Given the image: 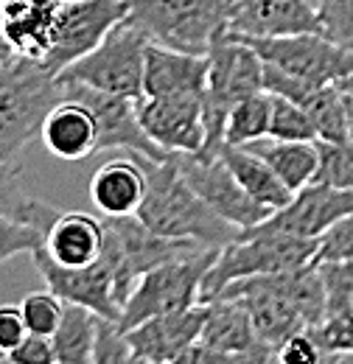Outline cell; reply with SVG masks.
Masks as SVG:
<instances>
[{"label":"cell","instance_id":"obj_1","mask_svg":"<svg viewBox=\"0 0 353 364\" xmlns=\"http://www.w3.org/2000/svg\"><path fill=\"white\" fill-rule=\"evenodd\" d=\"M214 300H236L247 309L261 342L280 348L300 331L317 328L325 319V286L320 269L309 264L295 272L255 274L233 280Z\"/></svg>","mask_w":353,"mask_h":364},{"label":"cell","instance_id":"obj_2","mask_svg":"<svg viewBox=\"0 0 353 364\" xmlns=\"http://www.w3.org/2000/svg\"><path fill=\"white\" fill-rule=\"evenodd\" d=\"M140 163L146 168V196L135 216L152 232L163 238L199 241L205 247H219V250L241 235V228L214 213L199 199V193L182 180L174 154L163 163H149V160Z\"/></svg>","mask_w":353,"mask_h":364},{"label":"cell","instance_id":"obj_3","mask_svg":"<svg viewBox=\"0 0 353 364\" xmlns=\"http://www.w3.org/2000/svg\"><path fill=\"white\" fill-rule=\"evenodd\" d=\"M62 98V85L40 62L20 56L0 62V163H17Z\"/></svg>","mask_w":353,"mask_h":364},{"label":"cell","instance_id":"obj_4","mask_svg":"<svg viewBox=\"0 0 353 364\" xmlns=\"http://www.w3.org/2000/svg\"><path fill=\"white\" fill-rule=\"evenodd\" d=\"M317 247H320V238H297V235H283V232L258 228L241 230V235L233 244L219 250L214 267L202 280L199 303H211L227 283L241 277L303 269L314 264Z\"/></svg>","mask_w":353,"mask_h":364},{"label":"cell","instance_id":"obj_5","mask_svg":"<svg viewBox=\"0 0 353 364\" xmlns=\"http://www.w3.org/2000/svg\"><path fill=\"white\" fill-rule=\"evenodd\" d=\"M230 6L233 0H132L127 20L154 46L208 56L227 31Z\"/></svg>","mask_w":353,"mask_h":364},{"label":"cell","instance_id":"obj_6","mask_svg":"<svg viewBox=\"0 0 353 364\" xmlns=\"http://www.w3.org/2000/svg\"><path fill=\"white\" fill-rule=\"evenodd\" d=\"M264 90V62L261 56L241 43L233 31H224L214 48L208 50V140L199 157H214L219 143L224 140V118L227 112Z\"/></svg>","mask_w":353,"mask_h":364},{"label":"cell","instance_id":"obj_7","mask_svg":"<svg viewBox=\"0 0 353 364\" xmlns=\"http://www.w3.org/2000/svg\"><path fill=\"white\" fill-rule=\"evenodd\" d=\"M146 48L149 37L130 20L118 23L101 46L93 48L88 56L65 68L56 82L59 85H85L93 90L143 98V70H146Z\"/></svg>","mask_w":353,"mask_h":364},{"label":"cell","instance_id":"obj_8","mask_svg":"<svg viewBox=\"0 0 353 364\" xmlns=\"http://www.w3.org/2000/svg\"><path fill=\"white\" fill-rule=\"evenodd\" d=\"M216 255H219V247H208L196 255L176 258L149 269L135 283L132 294L121 311V319H118L121 331H132L135 325L146 319L196 306L202 294V280L214 267Z\"/></svg>","mask_w":353,"mask_h":364},{"label":"cell","instance_id":"obj_9","mask_svg":"<svg viewBox=\"0 0 353 364\" xmlns=\"http://www.w3.org/2000/svg\"><path fill=\"white\" fill-rule=\"evenodd\" d=\"M236 37L253 48L264 65H272L295 79H303L314 87L337 85L353 70V48L337 46L322 34H292V37L236 34Z\"/></svg>","mask_w":353,"mask_h":364},{"label":"cell","instance_id":"obj_10","mask_svg":"<svg viewBox=\"0 0 353 364\" xmlns=\"http://www.w3.org/2000/svg\"><path fill=\"white\" fill-rule=\"evenodd\" d=\"M132 0H76L62 3L56 14L53 46L48 50L45 62H40L48 73L59 76L65 68L88 56L93 48L130 17Z\"/></svg>","mask_w":353,"mask_h":364},{"label":"cell","instance_id":"obj_11","mask_svg":"<svg viewBox=\"0 0 353 364\" xmlns=\"http://www.w3.org/2000/svg\"><path fill=\"white\" fill-rule=\"evenodd\" d=\"M34 267L43 274L48 289L62 297L65 303H76L85 306L90 311H95L101 319H121V300H118V286H115V252L110 247V241H104V252L98 261H93L90 267H62L56 264L45 247L40 244L34 252Z\"/></svg>","mask_w":353,"mask_h":364},{"label":"cell","instance_id":"obj_12","mask_svg":"<svg viewBox=\"0 0 353 364\" xmlns=\"http://www.w3.org/2000/svg\"><path fill=\"white\" fill-rule=\"evenodd\" d=\"M62 90H65V98L85 104L93 112L95 127H98V151L121 149V151H132L137 160H149V163H163L172 157L140 127L132 98L93 90L85 85H62Z\"/></svg>","mask_w":353,"mask_h":364},{"label":"cell","instance_id":"obj_13","mask_svg":"<svg viewBox=\"0 0 353 364\" xmlns=\"http://www.w3.org/2000/svg\"><path fill=\"white\" fill-rule=\"evenodd\" d=\"M174 163L176 168H179V174H182V180L199 193V199L214 213H219L221 219H227L230 225L250 230L272 216V210H266L264 205H258L238 185V180L233 177V171L221 163L219 154H214V157L174 154Z\"/></svg>","mask_w":353,"mask_h":364},{"label":"cell","instance_id":"obj_14","mask_svg":"<svg viewBox=\"0 0 353 364\" xmlns=\"http://www.w3.org/2000/svg\"><path fill=\"white\" fill-rule=\"evenodd\" d=\"M137 118L146 135L166 154H199L208 140V104L205 95H169L137 98Z\"/></svg>","mask_w":353,"mask_h":364},{"label":"cell","instance_id":"obj_15","mask_svg":"<svg viewBox=\"0 0 353 364\" xmlns=\"http://www.w3.org/2000/svg\"><path fill=\"white\" fill-rule=\"evenodd\" d=\"M351 213L353 191H339V188L311 182L292 196L286 208L275 210L266 222L255 228L283 232V235H297V238H322L337 222H342Z\"/></svg>","mask_w":353,"mask_h":364},{"label":"cell","instance_id":"obj_16","mask_svg":"<svg viewBox=\"0 0 353 364\" xmlns=\"http://www.w3.org/2000/svg\"><path fill=\"white\" fill-rule=\"evenodd\" d=\"M227 28L244 37L322 34L311 0H233Z\"/></svg>","mask_w":353,"mask_h":364},{"label":"cell","instance_id":"obj_17","mask_svg":"<svg viewBox=\"0 0 353 364\" xmlns=\"http://www.w3.org/2000/svg\"><path fill=\"white\" fill-rule=\"evenodd\" d=\"M205 325V303H196L191 309L172 311L163 317H152L132 331H124L132 350L146 364H169L174 362L182 350L199 342Z\"/></svg>","mask_w":353,"mask_h":364},{"label":"cell","instance_id":"obj_18","mask_svg":"<svg viewBox=\"0 0 353 364\" xmlns=\"http://www.w3.org/2000/svg\"><path fill=\"white\" fill-rule=\"evenodd\" d=\"M59 0H3L0 23L14 56L45 62L53 46Z\"/></svg>","mask_w":353,"mask_h":364},{"label":"cell","instance_id":"obj_19","mask_svg":"<svg viewBox=\"0 0 353 364\" xmlns=\"http://www.w3.org/2000/svg\"><path fill=\"white\" fill-rule=\"evenodd\" d=\"M208 90V56L179 53L172 48L149 43L143 95L169 98V95H205Z\"/></svg>","mask_w":353,"mask_h":364},{"label":"cell","instance_id":"obj_20","mask_svg":"<svg viewBox=\"0 0 353 364\" xmlns=\"http://www.w3.org/2000/svg\"><path fill=\"white\" fill-rule=\"evenodd\" d=\"M202 345L221 350V353H236L247 356L250 364L261 359L266 350H275L261 342L247 309L236 300H211L205 303V325H202Z\"/></svg>","mask_w":353,"mask_h":364},{"label":"cell","instance_id":"obj_21","mask_svg":"<svg viewBox=\"0 0 353 364\" xmlns=\"http://www.w3.org/2000/svg\"><path fill=\"white\" fill-rule=\"evenodd\" d=\"M146 196V168L127 157L104 163L90 180V202L104 219L135 216Z\"/></svg>","mask_w":353,"mask_h":364},{"label":"cell","instance_id":"obj_22","mask_svg":"<svg viewBox=\"0 0 353 364\" xmlns=\"http://www.w3.org/2000/svg\"><path fill=\"white\" fill-rule=\"evenodd\" d=\"M107 241L104 219H95L82 210L59 213V219L45 232V252L62 267H90L101 258Z\"/></svg>","mask_w":353,"mask_h":364},{"label":"cell","instance_id":"obj_23","mask_svg":"<svg viewBox=\"0 0 353 364\" xmlns=\"http://www.w3.org/2000/svg\"><path fill=\"white\" fill-rule=\"evenodd\" d=\"M45 149L59 160H85L98 151V127L85 104L73 98H62L43 124Z\"/></svg>","mask_w":353,"mask_h":364},{"label":"cell","instance_id":"obj_24","mask_svg":"<svg viewBox=\"0 0 353 364\" xmlns=\"http://www.w3.org/2000/svg\"><path fill=\"white\" fill-rule=\"evenodd\" d=\"M216 154L221 157V163L233 171V177L238 180V185H241L258 205H264L266 210L275 213V210H280V208H286V205L292 202L295 193L278 180V174L266 166V160H261L253 149H247V146H233V143L221 140Z\"/></svg>","mask_w":353,"mask_h":364},{"label":"cell","instance_id":"obj_25","mask_svg":"<svg viewBox=\"0 0 353 364\" xmlns=\"http://www.w3.org/2000/svg\"><path fill=\"white\" fill-rule=\"evenodd\" d=\"M247 149H253L266 166L278 174V180L283 182L292 193L303 191L306 185L314 182L317 174V143H297V140H255Z\"/></svg>","mask_w":353,"mask_h":364},{"label":"cell","instance_id":"obj_26","mask_svg":"<svg viewBox=\"0 0 353 364\" xmlns=\"http://www.w3.org/2000/svg\"><path fill=\"white\" fill-rule=\"evenodd\" d=\"M101 317L85 306L65 303L62 319L51 336L53 353L59 364H93V350H95V336H98Z\"/></svg>","mask_w":353,"mask_h":364},{"label":"cell","instance_id":"obj_27","mask_svg":"<svg viewBox=\"0 0 353 364\" xmlns=\"http://www.w3.org/2000/svg\"><path fill=\"white\" fill-rule=\"evenodd\" d=\"M0 213L48 232L62 210H56L53 205H48L37 196H28L23 191L17 163H0Z\"/></svg>","mask_w":353,"mask_h":364},{"label":"cell","instance_id":"obj_28","mask_svg":"<svg viewBox=\"0 0 353 364\" xmlns=\"http://www.w3.org/2000/svg\"><path fill=\"white\" fill-rule=\"evenodd\" d=\"M272 121V92H255L238 101L224 118V140L233 146H250L255 140L269 137Z\"/></svg>","mask_w":353,"mask_h":364},{"label":"cell","instance_id":"obj_29","mask_svg":"<svg viewBox=\"0 0 353 364\" xmlns=\"http://www.w3.org/2000/svg\"><path fill=\"white\" fill-rule=\"evenodd\" d=\"M309 112L311 124L317 129V140L342 143L348 140V118H345V92L337 85H325L311 92V98L303 104Z\"/></svg>","mask_w":353,"mask_h":364},{"label":"cell","instance_id":"obj_30","mask_svg":"<svg viewBox=\"0 0 353 364\" xmlns=\"http://www.w3.org/2000/svg\"><path fill=\"white\" fill-rule=\"evenodd\" d=\"M314 182L339 188V191H353V143H328L317 140V174Z\"/></svg>","mask_w":353,"mask_h":364},{"label":"cell","instance_id":"obj_31","mask_svg":"<svg viewBox=\"0 0 353 364\" xmlns=\"http://www.w3.org/2000/svg\"><path fill=\"white\" fill-rule=\"evenodd\" d=\"M272 140H297V143H317V129L309 112L280 95H272V121H269Z\"/></svg>","mask_w":353,"mask_h":364},{"label":"cell","instance_id":"obj_32","mask_svg":"<svg viewBox=\"0 0 353 364\" xmlns=\"http://www.w3.org/2000/svg\"><path fill=\"white\" fill-rule=\"evenodd\" d=\"M20 311H23L28 333L53 336V331H56V325L62 319V311H65V300L56 297L51 289L48 291H31L20 303Z\"/></svg>","mask_w":353,"mask_h":364},{"label":"cell","instance_id":"obj_33","mask_svg":"<svg viewBox=\"0 0 353 364\" xmlns=\"http://www.w3.org/2000/svg\"><path fill=\"white\" fill-rule=\"evenodd\" d=\"M320 31L337 46L353 48V0H311Z\"/></svg>","mask_w":353,"mask_h":364},{"label":"cell","instance_id":"obj_34","mask_svg":"<svg viewBox=\"0 0 353 364\" xmlns=\"http://www.w3.org/2000/svg\"><path fill=\"white\" fill-rule=\"evenodd\" d=\"M325 286V314L353 309V261H331L314 264Z\"/></svg>","mask_w":353,"mask_h":364},{"label":"cell","instance_id":"obj_35","mask_svg":"<svg viewBox=\"0 0 353 364\" xmlns=\"http://www.w3.org/2000/svg\"><path fill=\"white\" fill-rule=\"evenodd\" d=\"M93 364H146L132 350L127 333L121 331L118 322L101 319L98 336H95V350H93Z\"/></svg>","mask_w":353,"mask_h":364},{"label":"cell","instance_id":"obj_36","mask_svg":"<svg viewBox=\"0 0 353 364\" xmlns=\"http://www.w3.org/2000/svg\"><path fill=\"white\" fill-rule=\"evenodd\" d=\"M43 241L45 232L40 228L0 213V264H6L14 255H31Z\"/></svg>","mask_w":353,"mask_h":364},{"label":"cell","instance_id":"obj_37","mask_svg":"<svg viewBox=\"0 0 353 364\" xmlns=\"http://www.w3.org/2000/svg\"><path fill=\"white\" fill-rule=\"evenodd\" d=\"M309 331L317 339V345L325 350V356L328 353H353V309L325 314V319Z\"/></svg>","mask_w":353,"mask_h":364},{"label":"cell","instance_id":"obj_38","mask_svg":"<svg viewBox=\"0 0 353 364\" xmlns=\"http://www.w3.org/2000/svg\"><path fill=\"white\" fill-rule=\"evenodd\" d=\"M331 261H353V213L337 222L320 238L314 264H331Z\"/></svg>","mask_w":353,"mask_h":364},{"label":"cell","instance_id":"obj_39","mask_svg":"<svg viewBox=\"0 0 353 364\" xmlns=\"http://www.w3.org/2000/svg\"><path fill=\"white\" fill-rule=\"evenodd\" d=\"M264 90L272 92V95H280V98H289V101L303 107L317 87L309 85V82H303V79H295V76L272 68V65H264Z\"/></svg>","mask_w":353,"mask_h":364},{"label":"cell","instance_id":"obj_40","mask_svg":"<svg viewBox=\"0 0 353 364\" xmlns=\"http://www.w3.org/2000/svg\"><path fill=\"white\" fill-rule=\"evenodd\" d=\"M278 359L283 364H325V350L317 345L311 331H300L278 348Z\"/></svg>","mask_w":353,"mask_h":364},{"label":"cell","instance_id":"obj_41","mask_svg":"<svg viewBox=\"0 0 353 364\" xmlns=\"http://www.w3.org/2000/svg\"><path fill=\"white\" fill-rule=\"evenodd\" d=\"M9 364H59L56 353H53V342L51 336H40V333H26V339L11 348L6 353Z\"/></svg>","mask_w":353,"mask_h":364},{"label":"cell","instance_id":"obj_42","mask_svg":"<svg viewBox=\"0 0 353 364\" xmlns=\"http://www.w3.org/2000/svg\"><path fill=\"white\" fill-rule=\"evenodd\" d=\"M26 333H28V328H26L20 306L3 303L0 306V356H6L11 348H17L26 339Z\"/></svg>","mask_w":353,"mask_h":364},{"label":"cell","instance_id":"obj_43","mask_svg":"<svg viewBox=\"0 0 353 364\" xmlns=\"http://www.w3.org/2000/svg\"><path fill=\"white\" fill-rule=\"evenodd\" d=\"M169 364H250V359L247 356H236V353H221V350H214V348L196 342V345L182 350L174 362Z\"/></svg>","mask_w":353,"mask_h":364},{"label":"cell","instance_id":"obj_44","mask_svg":"<svg viewBox=\"0 0 353 364\" xmlns=\"http://www.w3.org/2000/svg\"><path fill=\"white\" fill-rule=\"evenodd\" d=\"M9 59H14V50L9 46L6 34H3V23H0V62H9Z\"/></svg>","mask_w":353,"mask_h":364},{"label":"cell","instance_id":"obj_45","mask_svg":"<svg viewBox=\"0 0 353 364\" xmlns=\"http://www.w3.org/2000/svg\"><path fill=\"white\" fill-rule=\"evenodd\" d=\"M345 118H348V140L353 143V98L345 95Z\"/></svg>","mask_w":353,"mask_h":364},{"label":"cell","instance_id":"obj_46","mask_svg":"<svg viewBox=\"0 0 353 364\" xmlns=\"http://www.w3.org/2000/svg\"><path fill=\"white\" fill-rule=\"evenodd\" d=\"M325 364H353V353H328Z\"/></svg>","mask_w":353,"mask_h":364},{"label":"cell","instance_id":"obj_47","mask_svg":"<svg viewBox=\"0 0 353 364\" xmlns=\"http://www.w3.org/2000/svg\"><path fill=\"white\" fill-rule=\"evenodd\" d=\"M337 87L345 92V95H351V98H353V70L345 76V79H342V82H337Z\"/></svg>","mask_w":353,"mask_h":364},{"label":"cell","instance_id":"obj_48","mask_svg":"<svg viewBox=\"0 0 353 364\" xmlns=\"http://www.w3.org/2000/svg\"><path fill=\"white\" fill-rule=\"evenodd\" d=\"M253 364H283L280 359H278V350H266L261 359H255Z\"/></svg>","mask_w":353,"mask_h":364},{"label":"cell","instance_id":"obj_49","mask_svg":"<svg viewBox=\"0 0 353 364\" xmlns=\"http://www.w3.org/2000/svg\"><path fill=\"white\" fill-rule=\"evenodd\" d=\"M0 364H9V362H6V356H0Z\"/></svg>","mask_w":353,"mask_h":364},{"label":"cell","instance_id":"obj_50","mask_svg":"<svg viewBox=\"0 0 353 364\" xmlns=\"http://www.w3.org/2000/svg\"><path fill=\"white\" fill-rule=\"evenodd\" d=\"M59 3H76V0H59Z\"/></svg>","mask_w":353,"mask_h":364},{"label":"cell","instance_id":"obj_51","mask_svg":"<svg viewBox=\"0 0 353 364\" xmlns=\"http://www.w3.org/2000/svg\"><path fill=\"white\" fill-rule=\"evenodd\" d=\"M0 6H3V0H0Z\"/></svg>","mask_w":353,"mask_h":364}]
</instances>
